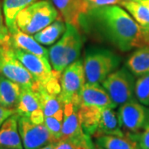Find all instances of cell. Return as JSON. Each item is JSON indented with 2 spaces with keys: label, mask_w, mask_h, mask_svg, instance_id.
<instances>
[{
  "label": "cell",
  "mask_w": 149,
  "mask_h": 149,
  "mask_svg": "<svg viewBox=\"0 0 149 149\" xmlns=\"http://www.w3.org/2000/svg\"><path fill=\"white\" fill-rule=\"evenodd\" d=\"M110 43L122 52L148 45V37L122 7L104 6L89 10L80 17V27Z\"/></svg>",
  "instance_id": "obj_1"
},
{
  "label": "cell",
  "mask_w": 149,
  "mask_h": 149,
  "mask_svg": "<svg viewBox=\"0 0 149 149\" xmlns=\"http://www.w3.org/2000/svg\"><path fill=\"white\" fill-rule=\"evenodd\" d=\"M82 46L79 28L66 23L63 36L48 50V59L52 69L61 73L68 65L79 60Z\"/></svg>",
  "instance_id": "obj_2"
},
{
  "label": "cell",
  "mask_w": 149,
  "mask_h": 149,
  "mask_svg": "<svg viewBox=\"0 0 149 149\" xmlns=\"http://www.w3.org/2000/svg\"><path fill=\"white\" fill-rule=\"evenodd\" d=\"M84 70L86 83L100 84L116 70L121 63V58L109 49L90 47L85 53Z\"/></svg>",
  "instance_id": "obj_3"
},
{
  "label": "cell",
  "mask_w": 149,
  "mask_h": 149,
  "mask_svg": "<svg viewBox=\"0 0 149 149\" xmlns=\"http://www.w3.org/2000/svg\"><path fill=\"white\" fill-rule=\"evenodd\" d=\"M56 7L47 0H37L17 14L16 26L28 35H35L58 18Z\"/></svg>",
  "instance_id": "obj_4"
},
{
  "label": "cell",
  "mask_w": 149,
  "mask_h": 149,
  "mask_svg": "<svg viewBox=\"0 0 149 149\" xmlns=\"http://www.w3.org/2000/svg\"><path fill=\"white\" fill-rule=\"evenodd\" d=\"M101 85L117 107L136 100L135 76L126 66L112 72Z\"/></svg>",
  "instance_id": "obj_5"
},
{
  "label": "cell",
  "mask_w": 149,
  "mask_h": 149,
  "mask_svg": "<svg viewBox=\"0 0 149 149\" xmlns=\"http://www.w3.org/2000/svg\"><path fill=\"white\" fill-rule=\"evenodd\" d=\"M85 80L84 63L77 60L68 65L61 74L60 98L62 103H72L79 108L81 92L85 86Z\"/></svg>",
  "instance_id": "obj_6"
},
{
  "label": "cell",
  "mask_w": 149,
  "mask_h": 149,
  "mask_svg": "<svg viewBox=\"0 0 149 149\" xmlns=\"http://www.w3.org/2000/svg\"><path fill=\"white\" fill-rule=\"evenodd\" d=\"M0 74L20 85L33 88L36 80L14 53L9 43L0 45Z\"/></svg>",
  "instance_id": "obj_7"
},
{
  "label": "cell",
  "mask_w": 149,
  "mask_h": 149,
  "mask_svg": "<svg viewBox=\"0 0 149 149\" xmlns=\"http://www.w3.org/2000/svg\"><path fill=\"white\" fill-rule=\"evenodd\" d=\"M118 115L122 128L129 134L142 132L149 123V109L133 100L119 106Z\"/></svg>",
  "instance_id": "obj_8"
},
{
  "label": "cell",
  "mask_w": 149,
  "mask_h": 149,
  "mask_svg": "<svg viewBox=\"0 0 149 149\" xmlns=\"http://www.w3.org/2000/svg\"><path fill=\"white\" fill-rule=\"evenodd\" d=\"M18 128L24 149H39L54 143L44 123H35L27 118L19 116Z\"/></svg>",
  "instance_id": "obj_9"
},
{
  "label": "cell",
  "mask_w": 149,
  "mask_h": 149,
  "mask_svg": "<svg viewBox=\"0 0 149 149\" xmlns=\"http://www.w3.org/2000/svg\"><path fill=\"white\" fill-rule=\"evenodd\" d=\"M15 111L18 116L27 118L35 123H44L45 116L39 96L32 88L22 87Z\"/></svg>",
  "instance_id": "obj_10"
},
{
  "label": "cell",
  "mask_w": 149,
  "mask_h": 149,
  "mask_svg": "<svg viewBox=\"0 0 149 149\" xmlns=\"http://www.w3.org/2000/svg\"><path fill=\"white\" fill-rule=\"evenodd\" d=\"M79 108L74 104H64V117L62 123V139H68L76 145L81 143L86 137L81 128L79 113Z\"/></svg>",
  "instance_id": "obj_11"
},
{
  "label": "cell",
  "mask_w": 149,
  "mask_h": 149,
  "mask_svg": "<svg viewBox=\"0 0 149 149\" xmlns=\"http://www.w3.org/2000/svg\"><path fill=\"white\" fill-rule=\"evenodd\" d=\"M80 106H95L100 108H117L105 89L100 84L85 83L81 92ZM79 106V107H80Z\"/></svg>",
  "instance_id": "obj_12"
},
{
  "label": "cell",
  "mask_w": 149,
  "mask_h": 149,
  "mask_svg": "<svg viewBox=\"0 0 149 149\" xmlns=\"http://www.w3.org/2000/svg\"><path fill=\"white\" fill-rule=\"evenodd\" d=\"M65 23L80 27V17L88 12L85 0H52Z\"/></svg>",
  "instance_id": "obj_13"
},
{
  "label": "cell",
  "mask_w": 149,
  "mask_h": 149,
  "mask_svg": "<svg viewBox=\"0 0 149 149\" xmlns=\"http://www.w3.org/2000/svg\"><path fill=\"white\" fill-rule=\"evenodd\" d=\"M10 32L9 44L13 48L19 49L27 52L28 53L34 54L39 56L48 58V50L44 47L37 40L25 32H22L17 27H14Z\"/></svg>",
  "instance_id": "obj_14"
},
{
  "label": "cell",
  "mask_w": 149,
  "mask_h": 149,
  "mask_svg": "<svg viewBox=\"0 0 149 149\" xmlns=\"http://www.w3.org/2000/svg\"><path fill=\"white\" fill-rule=\"evenodd\" d=\"M18 114L15 113L0 126V148H24L18 128Z\"/></svg>",
  "instance_id": "obj_15"
},
{
  "label": "cell",
  "mask_w": 149,
  "mask_h": 149,
  "mask_svg": "<svg viewBox=\"0 0 149 149\" xmlns=\"http://www.w3.org/2000/svg\"><path fill=\"white\" fill-rule=\"evenodd\" d=\"M100 135L126 136L123 132L118 112L113 108H102L99 126L93 137L95 138Z\"/></svg>",
  "instance_id": "obj_16"
},
{
  "label": "cell",
  "mask_w": 149,
  "mask_h": 149,
  "mask_svg": "<svg viewBox=\"0 0 149 149\" xmlns=\"http://www.w3.org/2000/svg\"><path fill=\"white\" fill-rule=\"evenodd\" d=\"M21 89L22 86L17 83L0 75V106L15 109Z\"/></svg>",
  "instance_id": "obj_17"
},
{
  "label": "cell",
  "mask_w": 149,
  "mask_h": 149,
  "mask_svg": "<svg viewBox=\"0 0 149 149\" xmlns=\"http://www.w3.org/2000/svg\"><path fill=\"white\" fill-rule=\"evenodd\" d=\"M32 89L37 92L39 96L45 117L52 116L58 112L63 110L64 104L61 101L60 95L49 93L43 85L37 82H36Z\"/></svg>",
  "instance_id": "obj_18"
},
{
  "label": "cell",
  "mask_w": 149,
  "mask_h": 149,
  "mask_svg": "<svg viewBox=\"0 0 149 149\" xmlns=\"http://www.w3.org/2000/svg\"><path fill=\"white\" fill-rule=\"evenodd\" d=\"M65 29V22L59 16L58 18L56 19L53 22L33 35V37L42 46H51L55 44L63 36Z\"/></svg>",
  "instance_id": "obj_19"
},
{
  "label": "cell",
  "mask_w": 149,
  "mask_h": 149,
  "mask_svg": "<svg viewBox=\"0 0 149 149\" xmlns=\"http://www.w3.org/2000/svg\"><path fill=\"white\" fill-rule=\"evenodd\" d=\"M126 67L139 77L149 72V45L139 47L127 60Z\"/></svg>",
  "instance_id": "obj_20"
},
{
  "label": "cell",
  "mask_w": 149,
  "mask_h": 149,
  "mask_svg": "<svg viewBox=\"0 0 149 149\" xmlns=\"http://www.w3.org/2000/svg\"><path fill=\"white\" fill-rule=\"evenodd\" d=\"M102 108L95 106L79 107V118L84 133L94 136L99 126Z\"/></svg>",
  "instance_id": "obj_21"
},
{
  "label": "cell",
  "mask_w": 149,
  "mask_h": 149,
  "mask_svg": "<svg viewBox=\"0 0 149 149\" xmlns=\"http://www.w3.org/2000/svg\"><path fill=\"white\" fill-rule=\"evenodd\" d=\"M120 5L128 13L133 17V18L139 23L147 36L148 37L149 45V10L148 8L137 1H122Z\"/></svg>",
  "instance_id": "obj_22"
},
{
  "label": "cell",
  "mask_w": 149,
  "mask_h": 149,
  "mask_svg": "<svg viewBox=\"0 0 149 149\" xmlns=\"http://www.w3.org/2000/svg\"><path fill=\"white\" fill-rule=\"evenodd\" d=\"M95 139L96 145L104 149H139L136 142L128 136L100 135Z\"/></svg>",
  "instance_id": "obj_23"
},
{
  "label": "cell",
  "mask_w": 149,
  "mask_h": 149,
  "mask_svg": "<svg viewBox=\"0 0 149 149\" xmlns=\"http://www.w3.org/2000/svg\"><path fill=\"white\" fill-rule=\"evenodd\" d=\"M37 0H3V12L5 23L9 31L16 27V17L17 14L26 7Z\"/></svg>",
  "instance_id": "obj_24"
},
{
  "label": "cell",
  "mask_w": 149,
  "mask_h": 149,
  "mask_svg": "<svg viewBox=\"0 0 149 149\" xmlns=\"http://www.w3.org/2000/svg\"><path fill=\"white\" fill-rule=\"evenodd\" d=\"M64 111H60L52 116H47L44 118V124L50 132L54 142L62 139V123Z\"/></svg>",
  "instance_id": "obj_25"
},
{
  "label": "cell",
  "mask_w": 149,
  "mask_h": 149,
  "mask_svg": "<svg viewBox=\"0 0 149 149\" xmlns=\"http://www.w3.org/2000/svg\"><path fill=\"white\" fill-rule=\"evenodd\" d=\"M136 100L145 106H149V72L142 74L135 80Z\"/></svg>",
  "instance_id": "obj_26"
},
{
  "label": "cell",
  "mask_w": 149,
  "mask_h": 149,
  "mask_svg": "<svg viewBox=\"0 0 149 149\" xmlns=\"http://www.w3.org/2000/svg\"><path fill=\"white\" fill-rule=\"evenodd\" d=\"M128 137L136 142L139 149H149V123L142 132L128 134Z\"/></svg>",
  "instance_id": "obj_27"
},
{
  "label": "cell",
  "mask_w": 149,
  "mask_h": 149,
  "mask_svg": "<svg viewBox=\"0 0 149 149\" xmlns=\"http://www.w3.org/2000/svg\"><path fill=\"white\" fill-rule=\"evenodd\" d=\"M10 41V32L7 25L4 24L3 6L0 3V45L8 44Z\"/></svg>",
  "instance_id": "obj_28"
},
{
  "label": "cell",
  "mask_w": 149,
  "mask_h": 149,
  "mask_svg": "<svg viewBox=\"0 0 149 149\" xmlns=\"http://www.w3.org/2000/svg\"><path fill=\"white\" fill-rule=\"evenodd\" d=\"M85 2L89 11L93 8H100L104 6L120 4L122 0H85Z\"/></svg>",
  "instance_id": "obj_29"
},
{
  "label": "cell",
  "mask_w": 149,
  "mask_h": 149,
  "mask_svg": "<svg viewBox=\"0 0 149 149\" xmlns=\"http://www.w3.org/2000/svg\"><path fill=\"white\" fill-rule=\"evenodd\" d=\"M54 149H77V145L68 139H61L54 142Z\"/></svg>",
  "instance_id": "obj_30"
},
{
  "label": "cell",
  "mask_w": 149,
  "mask_h": 149,
  "mask_svg": "<svg viewBox=\"0 0 149 149\" xmlns=\"http://www.w3.org/2000/svg\"><path fill=\"white\" fill-rule=\"evenodd\" d=\"M77 149H99L98 146L93 143L91 137L86 134V137L81 143L77 145Z\"/></svg>",
  "instance_id": "obj_31"
},
{
  "label": "cell",
  "mask_w": 149,
  "mask_h": 149,
  "mask_svg": "<svg viewBox=\"0 0 149 149\" xmlns=\"http://www.w3.org/2000/svg\"><path fill=\"white\" fill-rule=\"evenodd\" d=\"M15 113H16L15 109H6V108H3V107L0 106V126L8 118L11 116L12 114Z\"/></svg>",
  "instance_id": "obj_32"
},
{
  "label": "cell",
  "mask_w": 149,
  "mask_h": 149,
  "mask_svg": "<svg viewBox=\"0 0 149 149\" xmlns=\"http://www.w3.org/2000/svg\"><path fill=\"white\" fill-rule=\"evenodd\" d=\"M137 2H139L144 6H146L149 10V0H137Z\"/></svg>",
  "instance_id": "obj_33"
},
{
  "label": "cell",
  "mask_w": 149,
  "mask_h": 149,
  "mask_svg": "<svg viewBox=\"0 0 149 149\" xmlns=\"http://www.w3.org/2000/svg\"><path fill=\"white\" fill-rule=\"evenodd\" d=\"M39 149H54V144L53 143H52L47 144V145H46V146H44V147H42V148H41Z\"/></svg>",
  "instance_id": "obj_34"
},
{
  "label": "cell",
  "mask_w": 149,
  "mask_h": 149,
  "mask_svg": "<svg viewBox=\"0 0 149 149\" xmlns=\"http://www.w3.org/2000/svg\"><path fill=\"white\" fill-rule=\"evenodd\" d=\"M122 1H137V0H122Z\"/></svg>",
  "instance_id": "obj_35"
},
{
  "label": "cell",
  "mask_w": 149,
  "mask_h": 149,
  "mask_svg": "<svg viewBox=\"0 0 149 149\" xmlns=\"http://www.w3.org/2000/svg\"><path fill=\"white\" fill-rule=\"evenodd\" d=\"M98 148H99V149H104V148H100V147H99V146H98Z\"/></svg>",
  "instance_id": "obj_36"
},
{
  "label": "cell",
  "mask_w": 149,
  "mask_h": 149,
  "mask_svg": "<svg viewBox=\"0 0 149 149\" xmlns=\"http://www.w3.org/2000/svg\"><path fill=\"white\" fill-rule=\"evenodd\" d=\"M0 149H11V148H0Z\"/></svg>",
  "instance_id": "obj_37"
}]
</instances>
